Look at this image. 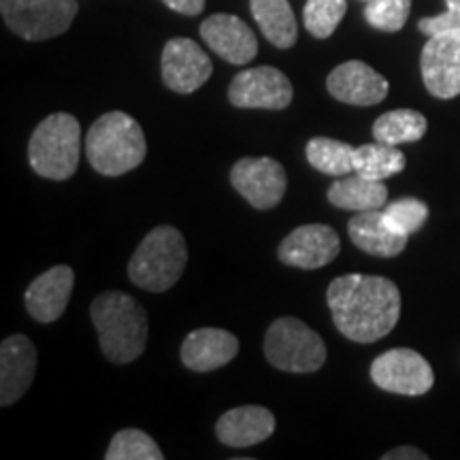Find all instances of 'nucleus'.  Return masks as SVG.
Masks as SVG:
<instances>
[{
  "mask_svg": "<svg viewBox=\"0 0 460 460\" xmlns=\"http://www.w3.org/2000/svg\"><path fill=\"white\" fill-rule=\"evenodd\" d=\"M332 322L349 341L376 343L394 329L401 315V292L377 275H341L326 292Z\"/></svg>",
  "mask_w": 460,
  "mask_h": 460,
  "instance_id": "obj_1",
  "label": "nucleus"
},
{
  "mask_svg": "<svg viewBox=\"0 0 460 460\" xmlns=\"http://www.w3.org/2000/svg\"><path fill=\"white\" fill-rule=\"evenodd\" d=\"M92 324L99 332L101 349L115 365H128L147 343V314L124 292H102L90 305Z\"/></svg>",
  "mask_w": 460,
  "mask_h": 460,
  "instance_id": "obj_2",
  "label": "nucleus"
},
{
  "mask_svg": "<svg viewBox=\"0 0 460 460\" xmlns=\"http://www.w3.org/2000/svg\"><path fill=\"white\" fill-rule=\"evenodd\" d=\"M85 154L92 169L105 177L124 175L147 156V143L139 122L124 111L101 115L85 137Z\"/></svg>",
  "mask_w": 460,
  "mask_h": 460,
  "instance_id": "obj_3",
  "label": "nucleus"
},
{
  "mask_svg": "<svg viewBox=\"0 0 460 460\" xmlns=\"http://www.w3.org/2000/svg\"><path fill=\"white\" fill-rule=\"evenodd\" d=\"M186 262V239L180 230L164 224L146 234L137 247L128 262V278L147 292H166L180 281Z\"/></svg>",
  "mask_w": 460,
  "mask_h": 460,
  "instance_id": "obj_4",
  "label": "nucleus"
},
{
  "mask_svg": "<svg viewBox=\"0 0 460 460\" xmlns=\"http://www.w3.org/2000/svg\"><path fill=\"white\" fill-rule=\"evenodd\" d=\"M82 126L71 113H54L37 126L28 143L32 171L45 180L66 181L77 172Z\"/></svg>",
  "mask_w": 460,
  "mask_h": 460,
  "instance_id": "obj_5",
  "label": "nucleus"
},
{
  "mask_svg": "<svg viewBox=\"0 0 460 460\" xmlns=\"http://www.w3.org/2000/svg\"><path fill=\"white\" fill-rule=\"evenodd\" d=\"M264 356L279 371L314 373L324 367L326 345L305 322L279 318L264 337Z\"/></svg>",
  "mask_w": 460,
  "mask_h": 460,
  "instance_id": "obj_6",
  "label": "nucleus"
},
{
  "mask_svg": "<svg viewBox=\"0 0 460 460\" xmlns=\"http://www.w3.org/2000/svg\"><path fill=\"white\" fill-rule=\"evenodd\" d=\"M77 11L75 0H0L4 24L26 41L60 37L71 28Z\"/></svg>",
  "mask_w": 460,
  "mask_h": 460,
  "instance_id": "obj_7",
  "label": "nucleus"
},
{
  "mask_svg": "<svg viewBox=\"0 0 460 460\" xmlns=\"http://www.w3.org/2000/svg\"><path fill=\"white\" fill-rule=\"evenodd\" d=\"M371 379L377 388L402 396L427 394L435 384L427 358L410 348H394L379 354L371 365Z\"/></svg>",
  "mask_w": 460,
  "mask_h": 460,
  "instance_id": "obj_8",
  "label": "nucleus"
},
{
  "mask_svg": "<svg viewBox=\"0 0 460 460\" xmlns=\"http://www.w3.org/2000/svg\"><path fill=\"white\" fill-rule=\"evenodd\" d=\"M295 90L279 68L256 66L234 75L228 101L239 109H271L281 111L292 102Z\"/></svg>",
  "mask_w": 460,
  "mask_h": 460,
  "instance_id": "obj_9",
  "label": "nucleus"
},
{
  "mask_svg": "<svg viewBox=\"0 0 460 460\" xmlns=\"http://www.w3.org/2000/svg\"><path fill=\"white\" fill-rule=\"evenodd\" d=\"M424 85L437 99H456L460 94V31L430 37L420 58Z\"/></svg>",
  "mask_w": 460,
  "mask_h": 460,
  "instance_id": "obj_10",
  "label": "nucleus"
},
{
  "mask_svg": "<svg viewBox=\"0 0 460 460\" xmlns=\"http://www.w3.org/2000/svg\"><path fill=\"white\" fill-rule=\"evenodd\" d=\"M230 183L256 209H273L286 194V171L273 158H241L230 171Z\"/></svg>",
  "mask_w": 460,
  "mask_h": 460,
  "instance_id": "obj_11",
  "label": "nucleus"
},
{
  "mask_svg": "<svg viewBox=\"0 0 460 460\" xmlns=\"http://www.w3.org/2000/svg\"><path fill=\"white\" fill-rule=\"evenodd\" d=\"M160 68H163L166 88L177 94H192L200 85H205L214 73L209 56L199 43L186 37L171 39L164 45Z\"/></svg>",
  "mask_w": 460,
  "mask_h": 460,
  "instance_id": "obj_12",
  "label": "nucleus"
},
{
  "mask_svg": "<svg viewBox=\"0 0 460 460\" xmlns=\"http://www.w3.org/2000/svg\"><path fill=\"white\" fill-rule=\"evenodd\" d=\"M341 241L326 224H305L281 241L278 256L288 267L322 269L339 256Z\"/></svg>",
  "mask_w": 460,
  "mask_h": 460,
  "instance_id": "obj_13",
  "label": "nucleus"
},
{
  "mask_svg": "<svg viewBox=\"0 0 460 460\" xmlns=\"http://www.w3.org/2000/svg\"><path fill=\"white\" fill-rule=\"evenodd\" d=\"M326 88L332 99L354 107L379 105L388 96L390 85L384 75L371 68L367 62L348 60L326 77Z\"/></svg>",
  "mask_w": 460,
  "mask_h": 460,
  "instance_id": "obj_14",
  "label": "nucleus"
},
{
  "mask_svg": "<svg viewBox=\"0 0 460 460\" xmlns=\"http://www.w3.org/2000/svg\"><path fill=\"white\" fill-rule=\"evenodd\" d=\"M200 37L222 60L230 65H247L258 54L256 34L237 15L216 13L200 24Z\"/></svg>",
  "mask_w": 460,
  "mask_h": 460,
  "instance_id": "obj_15",
  "label": "nucleus"
},
{
  "mask_svg": "<svg viewBox=\"0 0 460 460\" xmlns=\"http://www.w3.org/2000/svg\"><path fill=\"white\" fill-rule=\"evenodd\" d=\"M37 373V349L26 335H11L0 345V405H13L31 388Z\"/></svg>",
  "mask_w": 460,
  "mask_h": 460,
  "instance_id": "obj_16",
  "label": "nucleus"
},
{
  "mask_svg": "<svg viewBox=\"0 0 460 460\" xmlns=\"http://www.w3.org/2000/svg\"><path fill=\"white\" fill-rule=\"evenodd\" d=\"M75 286V271L66 264H58L28 286L24 303L28 314L37 322L49 324L65 314L68 301H71Z\"/></svg>",
  "mask_w": 460,
  "mask_h": 460,
  "instance_id": "obj_17",
  "label": "nucleus"
},
{
  "mask_svg": "<svg viewBox=\"0 0 460 460\" xmlns=\"http://www.w3.org/2000/svg\"><path fill=\"white\" fill-rule=\"evenodd\" d=\"M239 352V339L222 329H197L181 343V362L190 371L207 373L228 365Z\"/></svg>",
  "mask_w": 460,
  "mask_h": 460,
  "instance_id": "obj_18",
  "label": "nucleus"
},
{
  "mask_svg": "<svg viewBox=\"0 0 460 460\" xmlns=\"http://www.w3.org/2000/svg\"><path fill=\"white\" fill-rule=\"evenodd\" d=\"M275 430V416L267 407L245 405L224 413L216 424V435L224 446L250 447L262 444Z\"/></svg>",
  "mask_w": 460,
  "mask_h": 460,
  "instance_id": "obj_19",
  "label": "nucleus"
},
{
  "mask_svg": "<svg viewBox=\"0 0 460 460\" xmlns=\"http://www.w3.org/2000/svg\"><path fill=\"white\" fill-rule=\"evenodd\" d=\"M348 234L358 250L377 258L399 256L407 245V237L393 233L384 222L382 209L360 211L348 222Z\"/></svg>",
  "mask_w": 460,
  "mask_h": 460,
  "instance_id": "obj_20",
  "label": "nucleus"
},
{
  "mask_svg": "<svg viewBox=\"0 0 460 460\" xmlns=\"http://www.w3.org/2000/svg\"><path fill=\"white\" fill-rule=\"evenodd\" d=\"M329 200L331 205L339 207L345 211H376L384 209L388 200V188L384 181H373L367 177L358 175V172H349L345 180L332 181L329 188Z\"/></svg>",
  "mask_w": 460,
  "mask_h": 460,
  "instance_id": "obj_21",
  "label": "nucleus"
},
{
  "mask_svg": "<svg viewBox=\"0 0 460 460\" xmlns=\"http://www.w3.org/2000/svg\"><path fill=\"white\" fill-rule=\"evenodd\" d=\"M250 9L269 43L279 49H290L296 43V17L288 0H250Z\"/></svg>",
  "mask_w": 460,
  "mask_h": 460,
  "instance_id": "obj_22",
  "label": "nucleus"
},
{
  "mask_svg": "<svg viewBox=\"0 0 460 460\" xmlns=\"http://www.w3.org/2000/svg\"><path fill=\"white\" fill-rule=\"evenodd\" d=\"M429 122L420 111L413 109H394L379 115L373 124V137L379 143L402 146V143H418L427 135Z\"/></svg>",
  "mask_w": 460,
  "mask_h": 460,
  "instance_id": "obj_23",
  "label": "nucleus"
},
{
  "mask_svg": "<svg viewBox=\"0 0 460 460\" xmlns=\"http://www.w3.org/2000/svg\"><path fill=\"white\" fill-rule=\"evenodd\" d=\"M405 169V154L388 143H367L354 149V172L373 181H384Z\"/></svg>",
  "mask_w": 460,
  "mask_h": 460,
  "instance_id": "obj_24",
  "label": "nucleus"
},
{
  "mask_svg": "<svg viewBox=\"0 0 460 460\" xmlns=\"http://www.w3.org/2000/svg\"><path fill=\"white\" fill-rule=\"evenodd\" d=\"M354 149L349 143L315 137L305 147V156L315 171L331 177H345L354 172Z\"/></svg>",
  "mask_w": 460,
  "mask_h": 460,
  "instance_id": "obj_25",
  "label": "nucleus"
},
{
  "mask_svg": "<svg viewBox=\"0 0 460 460\" xmlns=\"http://www.w3.org/2000/svg\"><path fill=\"white\" fill-rule=\"evenodd\" d=\"M107 460H163L164 454L156 441L139 429H124L113 437Z\"/></svg>",
  "mask_w": 460,
  "mask_h": 460,
  "instance_id": "obj_26",
  "label": "nucleus"
},
{
  "mask_svg": "<svg viewBox=\"0 0 460 460\" xmlns=\"http://www.w3.org/2000/svg\"><path fill=\"white\" fill-rule=\"evenodd\" d=\"M345 11V0H307L303 9L305 28L315 39H329L341 24Z\"/></svg>",
  "mask_w": 460,
  "mask_h": 460,
  "instance_id": "obj_27",
  "label": "nucleus"
},
{
  "mask_svg": "<svg viewBox=\"0 0 460 460\" xmlns=\"http://www.w3.org/2000/svg\"><path fill=\"white\" fill-rule=\"evenodd\" d=\"M382 216L393 233L410 237V234L418 233L424 226V222L429 220V207L418 199H399L384 207Z\"/></svg>",
  "mask_w": 460,
  "mask_h": 460,
  "instance_id": "obj_28",
  "label": "nucleus"
},
{
  "mask_svg": "<svg viewBox=\"0 0 460 460\" xmlns=\"http://www.w3.org/2000/svg\"><path fill=\"white\" fill-rule=\"evenodd\" d=\"M411 11V0H369L365 7L367 24L382 32H399Z\"/></svg>",
  "mask_w": 460,
  "mask_h": 460,
  "instance_id": "obj_29",
  "label": "nucleus"
},
{
  "mask_svg": "<svg viewBox=\"0 0 460 460\" xmlns=\"http://www.w3.org/2000/svg\"><path fill=\"white\" fill-rule=\"evenodd\" d=\"M418 31L427 37H435V34L460 31V0H446V11L441 15L422 17L418 22Z\"/></svg>",
  "mask_w": 460,
  "mask_h": 460,
  "instance_id": "obj_30",
  "label": "nucleus"
},
{
  "mask_svg": "<svg viewBox=\"0 0 460 460\" xmlns=\"http://www.w3.org/2000/svg\"><path fill=\"white\" fill-rule=\"evenodd\" d=\"M163 3L181 15H199L205 9V0H163Z\"/></svg>",
  "mask_w": 460,
  "mask_h": 460,
  "instance_id": "obj_31",
  "label": "nucleus"
},
{
  "mask_svg": "<svg viewBox=\"0 0 460 460\" xmlns=\"http://www.w3.org/2000/svg\"><path fill=\"white\" fill-rule=\"evenodd\" d=\"M382 458L384 460H427L429 454H424L422 450H418V447L402 446V447H396V450L386 452Z\"/></svg>",
  "mask_w": 460,
  "mask_h": 460,
  "instance_id": "obj_32",
  "label": "nucleus"
},
{
  "mask_svg": "<svg viewBox=\"0 0 460 460\" xmlns=\"http://www.w3.org/2000/svg\"><path fill=\"white\" fill-rule=\"evenodd\" d=\"M362 3H369V0H362Z\"/></svg>",
  "mask_w": 460,
  "mask_h": 460,
  "instance_id": "obj_33",
  "label": "nucleus"
}]
</instances>
